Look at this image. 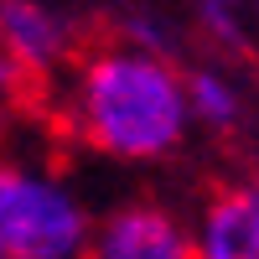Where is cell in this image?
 <instances>
[{
	"instance_id": "7",
	"label": "cell",
	"mask_w": 259,
	"mask_h": 259,
	"mask_svg": "<svg viewBox=\"0 0 259 259\" xmlns=\"http://www.w3.org/2000/svg\"><path fill=\"white\" fill-rule=\"evenodd\" d=\"M119 41H135L145 52H166V57H182V41H187V26L166 6L156 0H119L114 6V31Z\"/></svg>"
},
{
	"instance_id": "13",
	"label": "cell",
	"mask_w": 259,
	"mask_h": 259,
	"mask_svg": "<svg viewBox=\"0 0 259 259\" xmlns=\"http://www.w3.org/2000/svg\"><path fill=\"white\" fill-rule=\"evenodd\" d=\"M0 259H11V254H6V249H0Z\"/></svg>"
},
{
	"instance_id": "1",
	"label": "cell",
	"mask_w": 259,
	"mask_h": 259,
	"mask_svg": "<svg viewBox=\"0 0 259 259\" xmlns=\"http://www.w3.org/2000/svg\"><path fill=\"white\" fill-rule=\"evenodd\" d=\"M57 119L89 156L124 171H156L197 135L187 109V62L119 36L83 41L57 73Z\"/></svg>"
},
{
	"instance_id": "4",
	"label": "cell",
	"mask_w": 259,
	"mask_h": 259,
	"mask_svg": "<svg viewBox=\"0 0 259 259\" xmlns=\"http://www.w3.org/2000/svg\"><path fill=\"white\" fill-rule=\"evenodd\" d=\"M0 47L31 78H57L83 47V26L57 0H0Z\"/></svg>"
},
{
	"instance_id": "2",
	"label": "cell",
	"mask_w": 259,
	"mask_h": 259,
	"mask_svg": "<svg viewBox=\"0 0 259 259\" xmlns=\"http://www.w3.org/2000/svg\"><path fill=\"white\" fill-rule=\"evenodd\" d=\"M99 207L52 150L0 135V249L11 259H83Z\"/></svg>"
},
{
	"instance_id": "11",
	"label": "cell",
	"mask_w": 259,
	"mask_h": 259,
	"mask_svg": "<svg viewBox=\"0 0 259 259\" xmlns=\"http://www.w3.org/2000/svg\"><path fill=\"white\" fill-rule=\"evenodd\" d=\"M197 6H244V0H197ZM249 11V6H244Z\"/></svg>"
},
{
	"instance_id": "8",
	"label": "cell",
	"mask_w": 259,
	"mask_h": 259,
	"mask_svg": "<svg viewBox=\"0 0 259 259\" xmlns=\"http://www.w3.org/2000/svg\"><path fill=\"white\" fill-rule=\"evenodd\" d=\"M31 83H36V78L21 68L6 47H0V130L21 119V109H26V99H31Z\"/></svg>"
},
{
	"instance_id": "3",
	"label": "cell",
	"mask_w": 259,
	"mask_h": 259,
	"mask_svg": "<svg viewBox=\"0 0 259 259\" xmlns=\"http://www.w3.org/2000/svg\"><path fill=\"white\" fill-rule=\"evenodd\" d=\"M83 259H192V218L166 197H119L99 207Z\"/></svg>"
},
{
	"instance_id": "12",
	"label": "cell",
	"mask_w": 259,
	"mask_h": 259,
	"mask_svg": "<svg viewBox=\"0 0 259 259\" xmlns=\"http://www.w3.org/2000/svg\"><path fill=\"white\" fill-rule=\"evenodd\" d=\"M244 6H249V16H254V21H259V0H244Z\"/></svg>"
},
{
	"instance_id": "6",
	"label": "cell",
	"mask_w": 259,
	"mask_h": 259,
	"mask_svg": "<svg viewBox=\"0 0 259 259\" xmlns=\"http://www.w3.org/2000/svg\"><path fill=\"white\" fill-rule=\"evenodd\" d=\"M187 109H192L197 135L233 140L249 124V83L228 62H192L187 68Z\"/></svg>"
},
{
	"instance_id": "5",
	"label": "cell",
	"mask_w": 259,
	"mask_h": 259,
	"mask_svg": "<svg viewBox=\"0 0 259 259\" xmlns=\"http://www.w3.org/2000/svg\"><path fill=\"white\" fill-rule=\"evenodd\" d=\"M192 259H259V202L244 182H223L197 202Z\"/></svg>"
},
{
	"instance_id": "10",
	"label": "cell",
	"mask_w": 259,
	"mask_h": 259,
	"mask_svg": "<svg viewBox=\"0 0 259 259\" xmlns=\"http://www.w3.org/2000/svg\"><path fill=\"white\" fill-rule=\"evenodd\" d=\"M244 187L254 192V202H259V156H254V171H249V177H244Z\"/></svg>"
},
{
	"instance_id": "9",
	"label": "cell",
	"mask_w": 259,
	"mask_h": 259,
	"mask_svg": "<svg viewBox=\"0 0 259 259\" xmlns=\"http://www.w3.org/2000/svg\"><path fill=\"white\" fill-rule=\"evenodd\" d=\"M244 6H197V26L212 47H244Z\"/></svg>"
}]
</instances>
